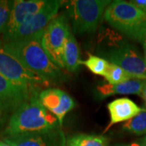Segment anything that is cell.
Instances as JSON below:
<instances>
[{
	"instance_id": "19",
	"label": "cell",
	"mask_w": 146,
	"mask_h": 146,
	"mask_svg": "<svg viewBox=\"0 0 146 146\" xmlns=\"http://www.w3.org/2000/svg\"><path fill=\"white\" fill-rule=\"evenodd\" d=\"M80 64L84 65L95 75L104 76L109 66V62L103 58L90 54L86 60L80 61Z\"/></svg>"
},
{
	"instance_id": "6",
	"label": "cell",
	"mask_w": 146,
	"mask_h": 146,
	"mask_svg": "<svg viewBox=\"0 0 146 146\" xmlns=\"http://www.w3.org/2000/svg\"><path fill=\"white\" fill-rule=\"evenodd\" d=\"M0 75L9 80L33 90L49 83L36 73L27 69L21 62L6 50L3 42L0 40Z\"/></svg>"
},
{
	"instance_id": "18",
	"label": "cell",
	"mask_w": 146,
	"mask_h": 146,
	"mask_svg": "<svg viewBox=\"0 0 146 146\" xmlns=\"http://www.w3.org/2000/svg\"><path fill=\"white\" fill-rule=\"evenodd\" d=\"M123 129L138 136L146 134V108L123 125Z\"/></svg>"
},
{
	"instance_id": "26",
	"label": "cell",
	"mask_w": 146,
	"mask_h": 146,
	"mask_svg": "<svg viewBox=\"0 0 146 146\" xmlns=\"http://www.w3.org/2000/svg\"><path fill=\"white\" fill-rule=\"evenodd\" d=\"M1 115H2V108L0 107V117H1Z\"/></svg>"
},
{
	"instance_id": "14",
	"label": "cell",
	"mask_w": 146,
	"mask_h": 146,
	"mask_svg": "<svg viewBox=\"0 0 146 146\" xmlns=\"http://www.w3.org/2000/svg\"><path fill=\"white\" fill-rule=\"evenodd\" d=\"M146 80L140 79H131L123 83L111 84H104L96 87V95L99 99H103L109 96L124 94L142 96V92L145 85Z\"/></svg>"
},
{
	"instance_id": "5",
	"label": "cell",
	"mask_w": 146,
	"mask_h": 146,
	"mask_svg": "<svg viewBox=\"0 0 146 146\" xmlns=\"http://www.w3.org/2000/svg\"><path fill=\"white\" fill-rule=\"evenodd\" d=\"M109 0H76L68 3L73 31L78 34L93 33L102 23Z\"/></svg>"
},
{
	"instance_id": "20",
	"label": "cell",
	"mask_w": 146,
	"mask_h": 146,
	"mask_svg": "<svg viewBox=\"0 0 146 146\" xmlns=\"http://www.w3.org/2000/svg\"><path fill=\"white\" fill-rule=\"evenodd\" d=\"M13 1L0 0V34L5 31L10 18Z\"/></svg>"
},
{
	"instance_id": "3",
	"label": "cell",
	"mask_w": 146,
	"mask_h": 146,
	"mask_svg": "<svg viewBox=\"0 0 146 146\" xmlns=\"http://www.w3.org/2000/svg\"><path fill=\"white\" fill-rule=\"evenodd\" d=\"M104 18L110 25L131 39L139 42L146 40V14L131 2H111Z\"/></svg>"
},
{
	"instance_id": "24",
	"label": "cell",
	"mask_w": 146,
	"mask_h": 146,
	"mask_svg": "<svg viewBox=\"0 0 146 146\" xmlns=\"http://www.w3.org/2000/svg\"><path fill=\"white\" fill-rule=\"evenodd\" d=\"M143 46H144V58L146 62V40L143 42Z\"/></svg>"
},
{
	"instance_id": "10",
	"label": "cell",
	"mask_w": 146,
	"mask_h": 146,
	"mask_svg": "<svg viewBox=\"0 0 146 146\" xmlns=\"http://www.w3.org/2000/svg\"><path fill=\"white\" fill-rule=\"evenodd\" d=\"M42 106L56 117L60 126L69 111L75 107L73 99L64 91L58 89H47L39 93Z\"/></svg>"
},
{
	"instance_id": "11",
	"label": "cell",
	"mask_w": 146,
	"mask_h": 146,
	"mask_svg": "<svg viewBox=\"0 0 146 146\" xmlns=\"http://www.w3.org/2000/svg\"><path fill=\"white\" fill-rule=\"evenodd\" d=\"M38 90L14 83L0 75V107L7 110H16Z\"/></svg>"
},
{
	"instance_id": "16",
	"label": "cell",
	"mask_w": 146,
	"mask_h": 146,
	"mask_svg": "<svg viewBox=\"0 0 146 146\" xmlns=\"http://www.w3.org/2000/svg\"><path fill=\"white\" fill-rule=\"evenodd\" d=\"M109 139L105 136L78 134L70 137L67 146H108Z\"/></svg>"
},
{
	"instance_id": "21",
	"label": "cell",
	"mask_w": 146,
	"mask_h": 146,
	"mask_svg": "<svg viewBox=\"0 0 146 146\" xmlns=\"http://www.w3.org/2000/svg\"><path fill=\"white\" fill-rule=\"evenodd\" d=\"M115 146H146V136L140 141H134L128 144H120V145H117Z\"/></svg>"
},
{
	"instance_id": "22",
	"label": "cell",
	"mask_w": 146,
	"mask_h": 146,
	"mask_svg": "<svg viewBox=\"0 0 146 146\" xmlns=\"http://www.w3.org/2000/svg\"><path fill=\"white\" fill-rule=\"evenodd\" d=\"M131 3L138 7L146 14V0H134V1H131Z\"/></svg>"
},
{
	"instance_id": "7",
	"label": "cell",
	"mask_w": 146,
	"mask_h": 146,
	"mask_svg": "<svg viewBox=\"0 0 146 146\" xmlns=\"http://www.w3.org/2000/svg\"><path fill=\"white\" fill-rule=\"evenodd\" d=\"M70 32L66 16L54 17L47 25L42 36V44L50 59L59 68H64L63 50Z\"/></svg>"
},
{
	"instance_id": "15",
	"label": "cell",
	"mask_w": 146,
	"mask_h": 146,
	"mask_svg": "<svg viewBox=\"0 0 146 146\" xmlns=\"http://www.w3.org/2000/svg\"><path fill=\"white\" fill-rule=\"evenodd\" d=\"M63 63L64 67L69 72H76L80 65V54L76 40L70 31L68 35L66 44L63 50Z\"/></svg>"
},
{
	"instance_id": "9",
	"label": "cell",
	"mask_w": 146,
	"mask_h": 146,
	"mask_svg": "<svg viewBox=\"0 0 146 146\" xmlns=\"http://www.w3.org/2000/svg\"><path fill=\"white\" fill-rule=\"evenodd\" d=\"M3 141L11 146H67L65 134L60 127L33 133L7 136Z\"/></svg>"
},
{
	"instance_id": "2",
	"label": "cell",
	"mask_w": 146,
	"mask_h": 146,
	"mask_svg": "<svg viewBox=\"0 0 146 146\" xmlns=\"http://www.w3.org/2000/svg\"><path fill=\"white\" fill-rule=\"evenodd\" d=\"M36 92L14 112L6 129L7 136H15L50 130L61 127L55 116L49 112Z\"/></svg>"
},
{
	"instance_id": "4",
	"label": "cell",
	"mask_w": 146,
	"mask_h": 146,
	"mask_svg": "<svg viewBox=\"0 0 146 146\" xmlns=\"http://www.w3.org/2000/svg\"><path fill=\"white\" fill-rule=\"evenodd\" d=\"M102 58L109 63H114L124 69L135 78L146 80V62L145 58L132 45L122 41V38L114 39L113 43L99 50Z\"/></svg>"
},
{
	"instance_id": "25",
	"label": "cell",
	"mask_w": 146,
	"mask_h": 146,
	"mask_svg": "<svg viewBox=\"0 0 146 146\" xmlns=\"http://www.w3.org/2000/svg\"><path fill=\"white\" fill-rule=\"evenodd\" d=\"M0 146H11L10 145H8L7 143H6L5 141H0Z\"/></svg>"
},
{
	"instance_id": "8",
	"label": "cell",
	"mask_w": 146,
	"mask_h": 146,
	"mask_svg": "<svg viewBox=\"0 0 146 146\" xmlns=\"http://www.w3.org/2000/svg\"><path fill=\"white\" fill-rule=\"evenodd\" d=\"M63 1H46V3L43 6L41 10L29 21L21 25L18 29H16L7 38L3 39V42L42 36L46 28L55 17Z\"/></svg>"
},
{
	"instance_id": "23",
	"label": "cell",
	"mask_w": 146,
	"mask_h": 146,
	"mask_svg": "<svg viewBox=\"0 0 146 146\" xmlns=\"http://www.w3.org/2000/svg\"><path fill=\"white\" fill-rule=\"evenodd\" d=\"M141 98H142L144 99V101H145V108H146V84H145V87H144V89H143Z\"/></svg>"
},
{
	"instance_id": "17",
	"label": "cell",
	"mask_w": 146,
	"mask_h": 146,
	"mask_svg": "<svg viewBox=\"0 0 146 146\" xmlns=\"http://www.w3.org/2000/svg\"><path fill=\"white\" fill-rule=\"evenodd\" d=\"M104 77L105 80L111 84L123 83L131 79H136L131 74L127 72L124 69L120 68L119 66L110 63H109V66Z\"/></svg>"
},
{
	"instance_id": "13",
	"label": "cell",
	"mask_w": 146,
	"mask_h": 146,
	"mask_svg": "<svg viewBox=\"0 0 146 146\" xmlns=\"http://www.w3.org/2000/svg\"><path fill=\"white\" fill-rule=\"evenodd\" d=\"M107 108L109 110L110 122L105 131H106L114 124L130 120L142 110V108L138 106L132 100L127 98L112 101L108 103Z\"/></svg>"
},
{
	"instance_id": "12",
	"label": "cell",
	"mask_w": 146,
	"mask_h": 146,
	"mask_svg": "<svg viewBox=\"0 0 146 146\" xmlns=\"http://www.w3.org/2000/svg\"><path fill=\"white\" fill-rule=\"evenodd\" d=\"M46 3V0H16L13 1L10 18L3 33V39L36 14Z\"/></svg>"
},
{
	"instance_id": "1",
	"label": "cell",
	"mask_w": 146,
	"mask_h": 146,
	"mask_svg": "<svg viewBox=\"0 0 146 146\" xmlns=\"http://www.w3.org/2000/svg\"><path fill=\"white\" fill-rule=\"evenodd\" d=\"M6 50L27 69L36 73L48 83H60L65 76L49 57L42 46V36L3 42Z\"/></svg>"
}]
</instances>
